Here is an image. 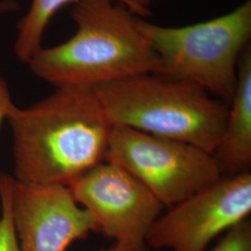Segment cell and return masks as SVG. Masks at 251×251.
<instances>
[{
	"instance_id": "5b68a950",
	"label": "cell",
	"mask_w": 251,
	"mask_h": 251,
	"mask_svg": "<svg viewBox=\"0 0 251 251\" xmlns=\"http://www.w3.org/2000/svg\"><path fill=\"white\" fill-rule=\"evenodd\" d=\"M105 161L132 174L168 208L222 177L212 153L122 126H113Z\"/></svg>"
},
{
	"instance_id": "52a82bcc",
	"label": "cell",
	"mask_w": 251,
	"mask_h": 251,
	"mask_svg": "<svg viewBox=\"0 0 251 251\" xmlns=\"http://www.w3.org/2000/svg\"><path fill=\"white\" fill-rule=\"evenodd\" d=\"M98 232L115 243L142 246L165 207L142 181L114 163H100L67 186Z\"/></svg>"
},
{
	"instance_id": "2e32d148",
	"label": "cell",
	"mask_w": 251,
	"mask_h": 251,
	"mask_svg": "<svg viewBox=\"0 0 251 251\" xmlns=\"http://www.w3.org/2000/svg\"><path fill=\"white\" fill-rule=\"evenodd\" d=\"M18 8V5L13 0H1L0 1V14L4 12L12 11Z\"/></svg>"
},
{
	"instance_id": "30bf717a",
	"label": "cell",
	"mask_w": 251,
	"mask_h": 251,
	"mask_svg": "<svg viewBox=\"0 0 251 251\" xmlns=\"http://www.w3.org/2000/svg\"><path fill=\"white\" fill-rule=\"evenodd\" d=\"M80 0H33L25 16L19 23L14 51L19 60L28 63L42 48L46 28L55 13L70 3ZM123 3L122 0H117Z\"/></svg>"
},
{
	"instance_id": "7c38bea8",
	"label": "cell",
	"mask_w": 251,
	"mask_h": 251,
	"mask_svg": "<svg viewBox=\"0 0 251 251\" xmlns=\"http://www.w3.org/2000/svg\"><path fill=\"white\" fill-rule=\"evenodd\" d=\"M209 251H251V222L246 220L229 229Z\"/></svg>"
},
{
	"instance_id": "7a4b0ae2",
	"label": "cell",
	"mask_w": 251,
	"mask_h": 251,
	"mask_svg": "<svg viewBox=\"0 0 251 251\" xmlns=\"http://www.w3.org/2000/svg\"><path fill=\"white\" fill-rule=\"evenodd\" d=\"M77 30L60 45L41 48L28 62L37 77L59 88H89L145 73L160 61L144 20L117 0H80L71 11Z\"/></svg>"
},
{
	"instance_id": "ba28073f",
	"label": "cell",
	"mask_w": 251,
	"mask_h": 251,
	"mask_svg": "<svg viewBox=\"0 0 251 251\" xmlns=\"http://www.w3.org/2000/svg\"><path fill=\"white\" fill-rule=\"evenodd\" d=\"M10 205L21 251H65L98 232L94 218L67 186L30 185L12 178Z\"/></svg>"
},
{
	"instance_id": "6da1fadb",
	"label": "cell",
	"mask_w": 251,
	"mask_h": 251,
	"mask_svg": "<svg viewBox=\"0 0 251 251\" xmlns=\"http://www.w3.org/2000/svg\"><path fill=\"white\" fill-rule=\"evenodd\" d=\"M14 177L30 185L69 186L105 160L113 124L92 89L59 88L29 107L14 104Z\"/></svg>"
},
{
	"instance_id": "277c9868",
	"label": "cell",
	"mask_w": 251,
	"mask_h": 251,
	"mask_svg": "<svg viewBox=\"0 0 251 251\" xmlns=\"http://www.w3.org/2000/svg\"><path fill=\"white\" fill-rule=\"evenodd\" d=\"M143 27L159 58L158 74L193 82L230 104L240 56L251 44V0L191 25L161 26L144 21Z\"/></svg>"
},
{
	"instance_id": "3957f363",
	"label": "cell",
	"mask_w": 251,
	"mask_h": 251,
	"mask_svg": "<svg viewBox=\"0 0 251 251\" xmlns=\"http://www.w3.org/2000/svg\"><path fill=\"white\" fill-rule=\"evenodd\" d=\"M113 126L195 145L212 153L229 105L197 84L145 73L92 89Z\"/></svg>"
},
{
	"instance_id": "9c48e42d",
	"label": "cell",
	"mask_w": 251,
	"mask_h": 251,
	"mask_svg": "<svg viewBox=\"0 0 251 251\" xmlns=\"http://www.w3.org/2000/svg\"><path fill=\"white\" fill-rule=\"evenodd\" d=\"M213 157L222 177L250 171L251 166V46L243 51L225 130Z\"/></svg>"
},
{
	"instance_id": "8992f818",
	"label": "cell",
	"mask_w": 251,
	"mask_h": 251,
	"mask_svg": "<svg viewBox=\"0 0 251 251\" xmlns=\"http://www.w3.org/2000/svg\"><path fill=\"white\" fill-rule=\"evenodd\" d=\"M251 213V171L221 177L159 216L146 245L154 250L204 251L219 234L248 220Z\"/></svg>"
},
{
	"instance_id": "8fae6325",
	"label": "cell",
	"mask_w": 251,
	"mask_h": 251,
	"mask_svg": "<svg viewBox=\"0 0 251 251\" xmlns=\"http://www.w3.org/2000/svg\"><path fill=\"white\" fill-rule=\"evenodd\" d=\"M12 177L0 175V251H21L11 218Z\"/></svg>"
},
{
	"instance_id": "5bb4252c",
	"label": "cell",
	"mask_w": 251,
	"mask_h": 251,
	"mask_svg": "<svg viewBox=\"0 0 251 251\" xmlns=\"http://www.w3.org/2000/svg\"><path fill=\"white\" fill-rule=\"evenodd\" d=\"M123 4L138 16L150 14V6L156 0H122Z\"/></svg>"
},
{
	"instance_id": "9a60e30c",
	"label": "cell",
	"mask_w": 251,
	"mask_h": 251,
	"mask_svg": "<svg viewBox=\"0 0 251 251\" xmlns=\"http://www.w3.org/2000/svg\"><path fill=\"white\" fill-rule=\"evenodd\" d=\"M98 251H150L146 245L142 246H131V245H125L115 243L111 247L106 249H101Z\"/></svg>"
},
{
	"instance_id": "4fadbf2b",
	"label": "cell",
	"mask_w": 251,
	"mask_h": 251,
	"mask_svg": "<svg viewBox=\"0 0 251 251\" xmlns=\"http://www.w3.org/2000/svg\"><path fill=\"white\" fill-rule=\"evenodd\" d=\"M13 105L14 103L11 100L8 83L2 75H0V126L5 120L8 119Z\"/></svg>"
}]
</instances>
